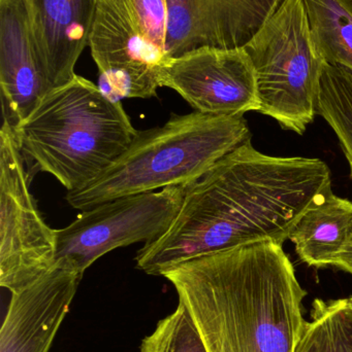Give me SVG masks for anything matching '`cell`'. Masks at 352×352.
<instances>
[{
  "label": "cell",
  "mask_w": 352,
  "mask_h": 352,
  "mask_svg": "<svg viewBox=\"0 0 352 352\" xmlns=\"http://www.w3.org/2000/svg\"><path fill=\"white\" fill-rule=\"evenodd\" d=\"M351 1L352 2V0H351Z\"/></svg>",
  "instance_id": "cell-22"
},
{
  "label": "cell",
  "mask_w": 352,
  "mask_h": 352,
  "mask_svg": "<svg viewBox=\"0 0 352 352\" xmlns=\"http://www.w3.org/2000/svg\"><path fill=\"white\" fill-rule=\"evenodd\" d=\"M159 82L205 115L244 117L260 109L256 70L244 47H204L169 59Z\"/></svg>",
  "instance_id": "cell-9"
},
{
  "label": "cell",
  "mask_w": 352,
  "mask_h": 352,
  "mask_svg": "<svg viewBox=\"0 0 352 352\" xmlns=\"http://www.w3.org/2000/svg\"><path fill=\"white\" fill-rule=\"evenodd\" d=\"M140 352H207L200 333L183 304L157 322L143 339Z\"/></svg>",
  "instance_id": "cell-18"
},
{
  "label": "cell",
  "mask_w": 352,
  "mask_h": 352,
  "mask_svg": "<svg viewBox=\"0 0 352 352\" xmlns=\"http://www.w3.org/2000/svg\"><path fill=\"white\" fill-rule=\"evenodd\" d=\"M310 27L324 61L352 74V2L304 0Z\"/></svg>",
  "instance_id": "cell-15"
},
{
  "label": "cell",
  "mask_w": 352,
  "mask_h": 352,
  "mask_svg": "<svg viewBox=\"0 0 352 352\" xmlns=\"http://www.w3.org/2000/svg\"><path fill=\"white\" fill-rule=\"evenodd\" d=\"M27 175L48 173L68 192L96 179L132 144L134 129L121 101L76 76L45 94L14 130Z\"/></svg>",
  "instance_id": "cell-3"
},
{
  "label": "cell",
  "mask_w": 352,
  "mask_h": 352,
  "mask_svg": "<svg viewBox=\"0 0 352 352\" xmlns=\"http://www.w3.org/2000/svg\"><path fill=\"white\" fill-rule=\"evenodd\" d=\"M249 138L244 117L173 115L161 127L138 131L109 168L85 188L68 192L66 201L84 211L121 197L190 186Z\"/></svg>",
  "instance_id": "cell-4"
},
{
  "label": "cell",
  "mask_w": 352,
  "mask_h": 352,
  "mask_svg": "<svg viewBox=\"0 0 352 352\" xmlns=\"http://www.w3.org/2000/svg\"><path fill=\"white\" fill-rule=\"evenodd\" d=\"M56 230L37 210L14 132L0 131V285L17 293L55 264Z\"/></svg>",
  "instance_id": "cell-7"
},
{
  "label": "cell",
  "mask_w": 352,
  "mask_h": 352,
  "mask_svg": "<svg viewBox=\"0 0 352 352\" xmlns=\"http://www.w3.org/2000/svg\"><path fill=\"white\" fill-rule=\"evenodd\" d=\"M330 186L324 161L269 156L249 138L186 188L167 231L138 250L136 268L161 276L176 265L222 250L267 241L283 245Z\"/></svg>",
  "instance_id": "cell-1"
},
{
  "label": "cell",
  "mask_w": 352,
  "mask_h": 352,
  "mask_svg": "<svg viewBox=\"0 0 352 352\" xmlns=\"http://www.w3.org/2000/svg\"><path fill=\"white\" fill-rule=\"evenodd\" d=\"M126 2L145 39L167 56L165 49L169 24L167 0H126Z\"/></svg>",
  "instance_id": "cell-19"
},
{
  "label": "cell",
  "mask_w": 352,
  "mask_h": 352,
  "mask_svg": "<svg viewBox=\"0 0 352 352\" xmlns=\"http://www.w3.org/2000/svg\"><path fill=\"white\" fill-rule=\"evenodd\" d=\"M0 92L3 123L12 131L49 93L23 0H0Z\"/></svg>",
  "instance_id": "cell-12"
},
{
  "label": "cell",
  "mask_w": 352,
  "mask_h": 352,
  "mask_svg": "<svg viewBox=\"0 0 352 352\" xmlns=\"http://www.w3.org/2000/svg\"><path fill=\"white\" fill-rule=\"evenodd\" d=\"M302 262L310 267L334 266L352 250V201L333 192L318 195L289 234Z\"/></svg>",
  "instance_id": "cell-14"
},
{
  "label": "cell",
  "mask_w": 352,
  "mask_h": 352,
  "mask_svg": "<svg viewBox=\"0 0 352 352\" xmlns=\"http://www.w3.org/2000/svg\"><path fill=\"white\" fill-rule=\"evenodd\" d=\"M169 59L204 47H243L282 0H167Z\"/></svg>",
  "instance_id": "cell-10"
},
{
  "label": "cell",
  "mask_w": 352,
  "mask_h": 352,
  "mask_svg": "<svg viewBox=\"0 0 352 352\" xmlns=\"http://www.w3.org/2000/svg\"><path fill=\"white\" fill-rule=\"evenodd\" d=\"M243 47L256 70L258 113L303 135L318 115L327 64L314 41L304 0H282Z\"/></svg>",
  "instance_id": "cell-5"
},
{
  "label": "cell",
  "mask_w": 352,
  "mask_h": 352,
  "mask_svg": "<svg viewBox=\"0 0 352 352\" xmlns=\"http://www.w3.org/2000/svg\"><path fill=\"white\" fill-rule=\"evenodd\" d=\"M82 278L56 261L34 283L12 293L0 329V352H49Z\"/></svg>",
  "instance_id": "cell-11"
},
{
  "label": "cell",
  "mask_w": 352,
  "mask_h": 352,
  "mask_svg": "<svg viewBox=\"0 0 352 352\" xmlns=\"http://www.w3.org/2000/svg\"><path fill=\"white\" fill-rule=\"evenodd\" d=\"M334 267H337V268L352 274V250L340 256L337 260V262L335 263Z\"/></svg>",
  "instance_id": "cell-20"
},
{
  "label": "cell",
  "mask_w": 352,
  "mask_h": 352,
  "mask_svg": "<svg viewBox=\"0 0 352 352\" xmlns=\"http://www.w3.org/2000/svg\"><path fill=\"white\" fill-rule=\"evenodd\" d=\"M161 276L175 287L207 352H295L306 292L281 244L198 256Z\"/></svg>",
  "instance_id": "cell-2"
},
{
  "label": "cell",
  "mask_w": 352,
  "mask_h": 352,
  "mask_svg": "<svg viewBox=\"0 0 352 352\" xmlns=\"http://www.w3.org/2000/svg\"><path fill=\"white\" fill-rule=\"evenodd\" d=\"M295 352H352L351 300H314L311 320L304 324Z\"/></svg>",
  "instance_id": "cell-16"
},
{
  "label": "cell",
  "mask_w": 352,
  "mask_h": 352,
  "mask_svg": "<svg viewBox=\"0 0 352 352\" xmlns=\"http://www.w3.org/2000/svg\"><path fill=\"white\" fill-rule=\"evenodd\" d=\"M349 300H351V302L352 303V297L349 298Z\"/></svg>",
  "instance_id": "cell-21"
},
{
  "label": "cell",
  "mask_w": 352,
  "mask_h": 352,
  "mask_svg": "<svg viewBox=\"0 0 352 352\" xmlns=\"http://www.w3.org/2000/svg\"><path fill=\"white\" fill-rule=\"evenodd\" d=\"M39 47L49 92L76 76L89 45L99 0H23Z\"/></svg>",
  "instance_id": "cell-13"
},
{
  "label": "cell",
  "mask_w": 352,
  "mask_h": 352,
  "mask_svg": "<svg viewBox=\"0 0 352 352\" xmlns=\"http://www.w3.org/2000/svg\"><path fill=\"white\" fill-rule=\"evenodd\" d=\"M88 45L99 70L97 87L107 98L156 96L169 59L143 36L126 0H99Z\"/></svg>",
  "instance_id": "cell-8"
},
{
  "label": "cell",
  "mask_w": 352,
  "mask_h": 352,
  "mask_svg": "<svg viewBox=\"0 0 352 352\" xmlns=\"http://www.w3.org/2000/svg\"><path fill=\"white\" fill-rule=\"evenodd\" d=\"M318 113L338 138L352 178V74L327 63L322 72Z\"/></svg>",
  "instance_id": "cell-17"
},
{
  "label": "cell",
  "mask_w": 352,
  "mask_h": 352,
  "mask_svg": "<svg viewBox=\"0 0 352 352\" xmlns=\"http://www.w3.org/2000/svg\"><path fill=\"white\" fill-rule=\"evenodd\" d=\"M187 186L121 197L83 211L74 221L56 230V261L81 274L118 248L151 243L169 229L181 209Z\"/></svg>",
  "instance_id": "cell-6"
}]
</instances>
